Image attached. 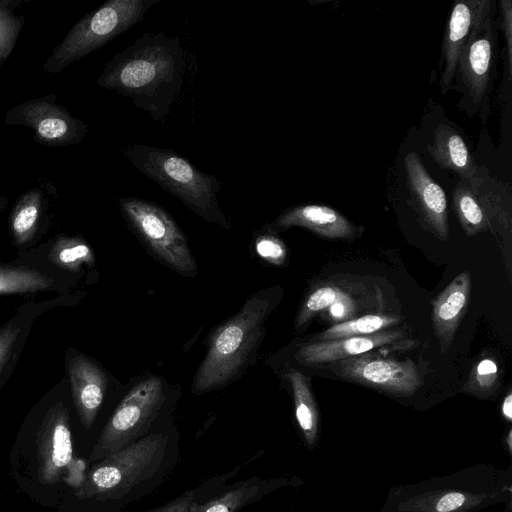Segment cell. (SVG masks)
Returning <instances> with one entry per match:
<instances>
[{
    "mask_svg": "<svg viewBox=\"0 0 512 512\" xmlns=\"http://www.w3.org/2000/svg\"><path fill=\"white\" fill-rule=\"evenodd\" d=\"M185 52L177 37L146 32L106 64L98 84L163 121L180 93Z\"/></svg>",
    "mask_w": 512,
    "mask_h": 512,
    "instance_id": "obj_1",
    "label": "cell"
},
{
    "mask_svg": "<svg viewBox=\"0 0 512 512\" xmlns=\"http://www.w3.org/2000/svg\"><path fill=\"white\" fill-rule=\"evenodd\" d=\"M279 287L252 295L238 313L211 334L208 351L193 378L191 390L202 394L236 380L253 362L265 334V323L281 298Z\"/></svg>",
    "mask_w": 512,
    "mask_h": 512,
    "instance_id": "obj_2",
    "label": "cell"
},
{
    "mask_svg": "<svg viewBox=\"0 0 512 512\" xmlns=\"http://www.w3.org/2000/svg\"><path fill=\"white\" fill-rule=\"evenodd\" d=\"M123 154L140 172L198 216L226 230L230 228L217 201L216 194L221 185L214 175L201 172L188 159L170 149L130 144Z\"/></svg>",
    "mask_w": 512,
    "mask_h": 512,
    "instance_id": "obj_3",
    "label": "cell"
},
{
    "mask_svg": "<svg viewBox=\"0 0 512 512\" xmlns=\"http://www.w3.org/2000/svg\"><path fill=\"white\" fill-rule=\"evenodd\" d=\"M160 0H109L85 15L55 47L44 70L57 73L122 34Z\"/></svg>",
    "mask_w": 512,
    "mask_h": 512,
    "instance_id": "obj_4",
    "label": "cell"
},
{
    "mask_svg": "<svg viewBox=\"0 0 512 512\" xmlns=\"http://www.w3.org/2000/svg\"><path fill=\"white\" fill-rule=\"evenodd\" d=\"M165 443L161 434L152 433L101 459L86 475L77 496L107 499L129 490L156 468Z\"/></svg>",
    "mask_w": 512,
    "mask_h": 512,
    "instance_id": "obj_5",
    "label": "cell"
},
{
    "mask_svg": "<svg viewBox=\"0 0 512 512\" xmlns=\"http://www.w3.org/2000/svg\"><path fill=\"white\" fill-rule=\"evenodd\" d=\"M119 205L130 228L162 263L183 276L197 274L187 239L165 209L135 197L121 198Z\"/></svg>",
    "mask_w": 512,
    "mask_h": 512,
    "instance_id": "obj_6",
    "label": "cell"
},
{
    "mask_svg": "<svg viewBox=\"0 0 512 512\" xmlns=\"http://www.w3.org/2000/svg\"><path fill=\"white\" fill-rule=\"evenodd\" d=\"M499 24L494 18L493 2L480 16L461 52L455 80L462 93L459 106L469 116L489 114L491 77L496 61Z\"/></svg>",
    "mask_w": 512,
    "mask_h": 512,
    "instance_id": "obj_7",
    "label": "cell"
},
{
    "mask_svg": "<svg viewBox=\"0 0 512 512\" xmlns=\"http://www.w3.org/2000/svg\"><path fill=\"white\" fill-rule=\"evenodd\" d=\"M165 393L162 377L148 376L136 382L107 421L90 460H101L135 442L158 414Z\"/></svg>",
    "mask_w": 512,
    "mask_h": 512,
    "instance_id": "obj_8",
    "label": "cell"
},
{
    "mask_svg": "<svg viewBox=\"0 0 512 512\" xmlns=\"http://www.w3.org/2000/svg\"><path fill=\"white\" fill-rule=\"evenodd\" d=\"M339 377L394 395L411 396L421 386V378L411 360L397 361L364 353L330 363Z\"/></svg>",
    "mask_w": 512,
    "mask_h": 512,
    "instance_id": "obj_9",
    "label": "cell"
},
{
    "mask_svg": "<svg viewBox=\"0 0 512 512\" xmlns=\"http://www.w3.org/2000/svg\"><path fill=\"white\" fill-rule=\"evenodd\" d=\"M73 444L66 406L59 402L44 415L35 444V463L41 483L56 484L72 469Z\"/></svg>",
    "mask_w": 512,
    "mask_h": 512,
    "instance_id": "obj_10",
    "label": "cell"
},
{
    "mask_svg": "<svg viewBox=\"0 0 512 512\" xmlns=\"http://www.w3.org/2000/svg\"><path fill=\"white\" fill-rule=\"evenodd\" d=\"M6 122L30 127L38 140L49 146L75 144L81 141L87 132V127L82 121L49 101L48 97L20 104L9 111Z\"/></svg>",
    "mask_w": 512,
    "mask_h": 512,
    "instance_id": "obj_11",
    "label": "cell"
},
{
    "mask_svg": "<svg viewBox=\"0 0 512 512\" xmlns=\"http://www.w3.org/2000/svg\"><path fill=\"white\" fill-rule=\"evenodd\" d=\"M409 204L422 225L442 241L449 238L447 199L415 152L404 157Z\"/></svg>",
    "mask_w": 512,
    "mask_h": 512,
    "instance_id": "obj_12",
    "label": "cell"
},
{
    "mask_svg": "<svg viewBox=\"0 0 512 512\" xmlns=\"http://www.w3.org/2000/svg\"><path fill=\"white\" fill-rule=\"evenodd\" d=\"M491 4V0H462L453 4L441 47L439 87L442 94L453 87L461 52L475 23Z\"/></svg>",
    "mask_w": 512,
    "mask_h": 512,
    "instance_id": "obj_13",
    "label": "cell"
},
{
    "mask_svg": "<svg viewBox=\"0 0 512 512\" xmlns=\"http://www.w3.org/2000/svg\"><path fill=\"white\" fill-rule=\"evenodd\" d=\"M291 227L306 228L328 239H353L362 230L337 210L317 204L290 207L261 230L276 234Z\"/></svg>",
    "mask_w": 512,
    "mask_h": 512,
    "instance_id": "obj_14",
    "label": "cell"
},
{
    "mask_svg": "<svg viewBox=\"0 0 512 512\" xmlns=\"http://www.w3.org/2000/svg\"><path fill=\"white\" fill-rule=\"evenodd\" d=\"M402 337L400 330H383L371 335L317 341L300 346L294 353V359L303 365L330 364L368 353Z\"/></svg>",
    "mask_w": 512,
    "mask_h": 512,
    "instance_id": "obj_15",
    "label": "cell"
},
{
    "mask_svg": "<svg viewBox=\"0 0 512 512\" xmlns=\"http://www.w3.org/2000/svg\"><path fill=\"white\" fill-rule=\"evenodd\" d=\"M67 370L77 414L83 426L89 429L105 397L107 376L97 364L81 354L70 358Z\"/></svg>",
    "mask_w": 512,
    "mask_h": 512,
    "instance_id": "obj_16",
    "label": "cell"
},
{
    "mask_svg": "<svg viewBox=\"0 0 512 512\" xmlns=\"http://www.w3.org/2000/svg\"><path fill=\"white\" fill-rule=\"evenodd\" d=\"M470 291L471 274L466 270L458 274L433 300L431 319L442 354L453 342L466 312Z\"/></svg>",
    "mask_w": 512,
    "mask_h": 512,
    "instance_id": "obj_17",
    "label": "cell"
},
{
    "mask_svg": "<svg viewBox=\"0 0 512 512\" xmlns=\"http://www.w3.org/2000/svg\"><path fill=\"white\" fill-rule=\"evenodd\" d=\"M434 139L427 151L443 169L455 172L459 179L475 181L484 167H479L462 136L450 125L440 123L434 130Z\"/></svg>",
    "mask_w": 512,
    "mask_h": 512,
    "instance_id": "obj_18",
    "label": "cell"
},
{
    "mask_svg": "<svg viewBox=\"0 0 512 512\" xmlns=\"http://www.w3.org/2000/svg\"><path fill=\"white\" fill-rule=\"evenodd\" d=\"M476 194L482 207L489 230L495 235L510 237L511 233V189L508 183L500 182L484 168L474 181Z\"/></svg>",
    "mask_w": 512,
    "mask_h": 512,
    "instance_id": "obj_19",
    "label": "cell"
},
{
    "mask_svg": "<svg viewBox=\"0 0 512 512\" xmlns=\"http://www.w3.org/2000/svg\"><path fill=\"white\" fill-rule=\"evenodd\" d=\"M284 378L292 390L298 425L307 443L313 445L318 432V411L309 378L295 369L286 372Z\"/></svg>",
    "mask_w": 512,
    "mask_h": 512,
    "instance_id": "obj_20",
    "label": "cell"
},
{
    "mask_svg": "<svg viewBox=\"0 0 512 512\" xmlns=\"http://www.w3.org/2000/svg\"><path fill=\"white\" fill-rule=\"evenodd\" d=\"M452 206L468 237L489 230L488 222L476 194L474 181L459 179L452 191Z\"/></svg>",
    "mask_w": 512,
    "mask_h": 512,
    "instance_id": "obj_21",
    "label": "cell"
},
{
    "mask_svg": "<svg viewBox=\"0 0 512 512\" xmlns=\"http://www.w3.org/2000/svg\"><path fill=\"white\" fill-rule=\"evenodd\" d=\"M267 490L264 480L250 479L242 482L222 496L203 504L192 503L188 512H238L256 501Z\"/></svg>",
    "mask_w": 512,
    "mask_h": 512,
    "instance_id": "obj_22",
    "label": "cell"
},
{
    "mask_svg": "<svg viewBox=\"0 0 512 512\" xmlns=\"http://www.w3.org/2000/svg\"><path fill=\"white\" fill-rule=\"evenodd\" d=\"M48 257L54 265L70 272H79L83 265L92 267L95 263L91 247L79 237H57Z\"/></svg>",
    "mask_w": 512,
    "mask_h": 512,
    "instance_id": "obj_23",
    "label": "cell"
},
{
    "mask_svg": "<svg viewBox=\"0 0 512 512\" xmlns=\"http://www.w3.org/2000/svg\"><path fill=\"white\" fill-rule=\"evenodd\" d=\"M41 192L38 189L28 191L15 206L11 215V232L14 241L21 245L35 235L41 215Z\"/></svg>",
    "mask_w": 512,
    "mask_h": 512,
    "instance_id": "obj_24",
    "label": "cell"
},
{
    "mask_svg": "<svg viewBox=\"0 0 512 512\" xmlns=\"http://www.w3.org/2000/svg\"><path fill=\"white\" fill-rule=\"evenodd\" d=\"M53 280L28 266L0 265V295L41 291Z\"/></svg>",
    "mask_w": 512,
    "mask_h": 512,
    "instance_id": "obj_25",
    "label": "cell"
},
{
    "mask_svg": "<svg viewBox=\"0 0 512 512\" xmlns=\"http://www.w3.org/2000/svg\"><path fill=\"white\" fill-rule=\"evenodd\" d=\"M400 318L395 315H365L335 324L318 335L319 341H329L355 336H365L386 330L398 323Z\"/></svg>",
    "mask_w": 512,
    "mask_h": 512,
    "instance_id": "obj_26",
    "label": "cell"
},
{
    "mask_svg": "<svg viewBox=\"0 0 512 512\" xmlns=\"http://www.w3.org/2000/svg\"><path fill=\"white\" fill-rule=\"evenodd\" d=\"M344 295L345 293L340 288L332 285L320 286L315 289L306 297L297 313L296 330H301L319 312L329 308Z\"/></svg>",
    "mask_w": 512,
    "mask_h": 512,
    "instance_id": "obj_27",
    "label": "cell"
},
{
    "mask_svg": "<svg viewBox=\"0 0 512 512\" xmlns=\"http://www.w3.org/2000/svg\"><path fill=\"white\" fill-rule=\"evenodd\" d=\"M498 384V365L491 358L478 361L469 374L466 389L476 395L490 394Z\"/></svg>",
    "mask_w": 512,
    "mask_h": 512,
    "instance_id": "obj_28",
    "label": "cell"
},
{
    "mask_svg": "<svg viewBox=\"0 0 512 512\" xmlns=\"http://www.w3.org/2000/svg\"><path fill=\"white\" fill-rule=\"evenodd\" d=\"M253 247L258 257L271 265L282 266L287 260V248L276 234L261 230L254 238Z\"/></svg>",
    "mask_w": 512,
    "mask_h": 512,
    "instance_id": "obj_29",
    "label": "cell"
},
{
    "mask_svg": "<svg viewBox=\"0 0 512 512\" xmlns=\"http://www.w3.org/2000/svg\"><path fill=\"white\" fill-rule=\"evenodd\" d=\"M510 0H501L499 5V20L498 24L501 28L505 39V66L504 76L508 84L512 78V8Z\"/></svg>",
    "mask_w": 512,
    "mask_h": 512,
    "instance_id": "obj_30",
    "label": "cell"
},
{
    "mask_svg": "<svg viewBox=\"0 0 512 512\" xmlns=\"http://www.w3.org/2000/svg\"><path fill=\"white\" fill-rule=\"evenodd\" d=\"M20 27V22L0 3V61L12 50Z\"/></svg>",
    "mask_w": 512,
    "mask_h": 512,
    "instance_id": "obj_31",
    "label": "cell"
},
{
    "mask_svg": "<svg viewBox=\"0 0 512 512\" xmlns=\"http://www.w3.org/2000/svg\"><path fill=\"white\" fill-rule=\"evenodd\" d=\"M19 332L20 327L13 322L0 328V374L11 356Z\"/></svg>",
    "mask_w": 512,
    "mask_h": 512,
    "instance_id": "obj_32",
    "label": "cell"
},
{
    "mask_svg": "<svg viewBox=\"0 0 512 512\" xmlns=\"http://www.w3.org/2000/svg\"><path fill=\"white\" fill-rule=\"evenodd\" d=\"M195 493L193 490L186 491L176 499L162 505L152 512H188L194 502Z\"/></svg>",
    "mask_w": 512,
    "mask_h": 512,
    "instance_id": "obj_33",
    "label": "cell"
},
{
    "mask_svg": "<svg viewBox=\"0 0 512 512\" xmlns=\"http://www.w3.org/2000/svg\"><path fill=\"white\" fill-rule=\"evenodd\" d=\"M466 502V496L459 492H450L445 494L436 503L437 512H451L454 511Z\"/></svg>",
    "mask_w": 512,
    "mask_h": 512,
    "instance_id": "obj_34",
    "label": "cell"
},
{
    "mask_svg": "<svg viewBox=\"0 0 512 512\" xmlns=\"http://www.w3.org/2000/svg\"><path fill=\"white\" fill-rule=\"evenodd\" d=\"M353 308L351 299L345 294L329 307L330 316L335 320L348 318Z\"/></svg>",
    "mask_w": 512,
    "mask_h": 512,
    "instance_id": "obj_35",
    "label": "cell"
},
{
    "mask_svg": "<svg viewBox=\"0 0 512 512\" xmlns=\"http://www.w3.org/2000/svg\"><path fill=\"white\" fill-rule=\"evenodd\" d=\"M502 414L507 420L511 421V419H512V394H511V392H509L503 400Z\"/></svg>",
    "mask_w": 512,
    "mask_h": 512,
    "instance_id": "obj_36",
    "label": "cell"
},
{
    "mask_svg": "<svg viewBox=\"0 0 512 512\" xmlns=\"http://www.w3.org/2000/svg\"><path fill=\"white\" fill-rule=\"evenodd\" d=\"M511 435H512V433H511V431H510V432H509V434H508V437H507V442H508V445H509V449H510V450H511Z\"/></svg>",
    "mask_w": 512,
    "mask_h": 512,
    "instance_id": "obj_37",
    "label": "cell"
}]
</instances>
